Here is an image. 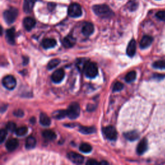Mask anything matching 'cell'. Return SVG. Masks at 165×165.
<instances>
[{"instance_id":"cell-41","label":"cell","mask_w":165,"mask_h":165,"mask_svg":"<svg viewBox=\"0 0 165 165\" xmlns=\"http://www.w3.org/2000/svg\"><path fill=\"white\" fill-rule=\"evenodd\" d=\"M99 164H108V162H107V161H101V162H100V163H99Z\"/></svg>"},{"instance_id":"cell-3","label":"cell","mask_w":165,"mask_h":165,"mask_svg":"<svg viewBox=\"0 0 165 165\" xmlns=\"http://www.w3.org/2000/svg\"><path fill=\"white\" fill-rule=\"evenodd\" d=\"M67 116L71 119H75L80 114V107L77 103H72L67 109Z\"/></svg>"},{"instance_id":"cell-12","label":"cell","mask_w":165,"mask_h":165,"mask_svg":"<svg viewBox=\"0 0 165 165\" xmlns=\"http://www.w3.org/2000/svg\"><path fill=\"white\" fill-rule=\"evenodd\" d=\"M136 52V42L134 39H132L128 43L126 48V54L129 57H133Z\"/></svg>"},{"instance_id":"cell-7","label":"cell","mask_w":165,"mask_h":165,"mask_svg":"<svg viewBox=\"0 0 165 165\" xmlns=\"http://www.w3.org/2000/svg\"><path fill=\"white\" fill-rule=\"evenodd\" d=\"M2 83L8 90H13L16 86V81L12 76H5L3 79Z\"/></svg>"},{"instance_id":"cell-29","label":"cell","mask_w":165,"mask_h":165,"mask_svg":"<svg viewBox=\"0 0 165 165\" xmlns=\"http://www.w3.org/2000/svg\"><path fill=\"white\" fill-rule=\"evenodd\" d=\"M153 67L156 69H160V70H164L165 69V61H157L153 63Z\"/></svg>"},{"instance_id":"cell-40","label":"cell","mask_w":165,"mask_h":165,"mask_svg":"<svg viewBox=\"0 0 165 165\" xmlns=\"http://www.w3.org/2000/svg\"><path fill=\"white\" fill-rule=\"evenodd\" d=\"M28 58L27 57H24V63H23V65H27L28 63Z\"/></svg>"},{"instance_id":"cell-14","label":"cell","mask_w":165,"mask_h":165,"mask_svg":"<svg viewBox=\"0 0 165 165\" xmlns=\"http://www.w3.org/2000/svg\"><path fill=\"white\" fill-rule=\"evenodd\" d=\"M5 146L8 151L12 152L18 147L19 141L16 139H11V140H9L7 141Z\"/></svg>"},{"instance_id":"cell-19","label":"cell","mask_w":165,"mask_h":165,"mask_svg":"<svg viewBox=\"0 0 165 165\" xmlns=\"http://www.w3.org/2000/svg\"><path fill=\"white\" fill-rule=\"evenodd\" d=\"M124 136L127 140L130 141H134L140 138V134L138 133V132L135 131V130H133V131H130L125 133Z\"/></svg>"},{"instance_id":"cell-28","label":"cell","mask_w":165,"mask_h":165,"mask_svg":"<svg viewBox=\"0 0 165 165\" xmlns=\"http://www.w3.org/2000/svg\"><path fill=\"white\" fill-rule=\"evenodd\" d=\"M60 63V60L58 59H53L50 60L47 65V68L48 70H52V69L56 67Z\"/></svg>"},{"instance_id":"cell-20","label":"cell","mask_w":165,"mask_h":165,"mask_svg":"<svg viewBox=\"0 0 165 165\" xmlns=\"http://www.w3.org/2000/svg\"><path fill=\"white\" fill-rule=\"evenodd\" d=\"M6 38L8 42L11 44H14L15 43V29L14 28L8 29L6 32Z\"/></svg>"},{"instance_id":"cell-38","label":"cell","mask_w":165,"mask_h":165,"mask_svg":"<svg viewBox=\"0 0 165 165\" xmlns=\"http://www.w3.org/2000/svg\"><path fill=\"white\" fill-rule=\"evenodd\" d=\"M165 77V76L164 75H162V74H154L153 76V78L154 79H155V80H162L163 79V78Z\"/></svg>"},{"instance_id":"cell-8","label":"cell","mask_w":165,"mask_h":165,"mask_svg":"<svg viewBox=\"0 0 165 165\" xmlns=\"http://www.w3.org/2000/svg\"><path fill=\"white\" fill-rule=\"evenodd\" d=\"M68 159L75 164H82L84 161V157L83 155L74 152H71L67 154Z\"/></svg>"},{"instance_id":"cell-15","label":"cell","mask_w":165,"mask_h":165,"mask_svg":"<svg viewBox=\"0 0 165 165\" xmlns=\"http://www.w3.org/2000/svg\"><path fill=\"white\" fill-rule=\"evenodd\" d=\"M35 25H36V21L34 20V19H33L32 18H30V17L25 18L23 20L24 27L28 31L31 30L34 27Z\"/></svg>"},{"instance_id":"cell-13","label":"cell","mask_w":165,"mask_h":165,"mask_svg":"<svg viewBox=\"0 0 165 165\" xmlns=\"http://www.w3.org/2000/svg\"><path fill=\"white\" fill-rule=\"evenodd\" d=\"M94 31V25L91 23H86L82 28V33L85 36H90Z\"/></svg>"},{"instance_id":"cell-32","label":"cell","mask_w":165,"mask_h":165,"mask_svg":"<svg viewBox=\"0 0 165 165\" xmlns=\"http://www.w3.org/2000/svg\"><path fill=\"white\" fill-rule=\"evenodd\" d=\"M123 87L124 85L123 83H121V82H116L114 85V87H113V92H119L122 90Z\"/></svg>"},{"instance_id":"cell-5","label":"cell","mask_w":165,"mask_h":165,"mask_svg":"<svg viewBox=\"0 0 165 165\" xmlns=\"http://www.w3.org/2000/svg\"><path fill=\"white\" fill-rule=\"evenodd\" d=\"M68 14L72 18H79L82 15V9L80 5L72 3L68 7Z\"/></svg>"},{"instance_id":"cell-26","label":"cell","mask_w":165,"mask_h":165,"mask_svg":"<svg viewBox=\"0 0 165 165\" xmlns=\"http://www.w3.org/2000/svg\"><path fill=\"white\" fill-rule=\"evenodd\" d=\"M92 148L88 143H82L80 146V150L83 153H89L92 151Z\"/></svg>"},{"instance_id":"cell-10","label":"cell","mask_w":165,"mask_h":165,"mask_svg":"<svg viewBox=\"0 0 165 165\" xmlns=\"http://www.w3.org/2000/svg\"><path fill=\"white\" fill-rule=\"evenodd\" d=\"M76 43V39L72 36H66L62 41V44L65 48H72Z\"/></svg>"},{"instance_id":"cell-16","label":"cell","mask_w":165,"mask_h":165,"mask_svg":"<svg viewBox=\"0 0 165 165\" xmlns=\"http://www.w3.org/2000/svg\"><path fill=\"white\" fill-rule=\"evenodd\" d=\"M152 41H153V38L151 36H144L143 37V38L141 39V40L140 41V46L141 48H142V49L146 48L151 45Z\"/></svg>"},{"instance_id":"cell-35","label":"cell","mask_w":165,"mask_h":165,"mask_svg":"<svg viewBox=\"0 0 165 165\" xmlns=\"http://www.w3.org/2000/svg\"><path fill=\"white\" fill-rule=\"evenodd\" d=\"M7 130L5 129H2L0 131V143H3L7 137Z\"/></svg>"},{"instance_id":"cell-30","label":"cell","mask_w":165,"mask_h":165,"mask_svg":"<svg viewBox=\"0 0 165 165\" xmlns=\"http://www.w3.org/2000/svg\"><path fill=\"white\" fill-rule=\"evenodd\" d=\"M28 132V128L26 126H21L18 128V129H16V134L18 136H23Z\"/></svg>"},{"instance_id":"cell-9","label":"cell","mask_w":165,"mask_h":165,"mask_svg":"<svg viewBox=\"0 0 165 165\" xmlns=\"http://www.w3.org/2000/svg\"><path fill=\"white\" fill-rule=\"evenodd\" d=\"M65 77V72L63 69H57L51 76L52 80L56 83H59L62 81Z\"/></svg>"},{"instance_id":"cell-42","label":"cell","mask_w":165,"mask_h":165,"mask_svg":"<svg viewBox=\"0 0 165 165\" xmlns=\"http://www.w3.org/2000/svg\"><path fill=\"white\" fill-rule=\"evenodd\" d=\"M30 122H32V123H34V122H35V119H34V117H32V119L30 118Z\"/></svg>"},{"instance_id":"cell-4","label":"cell","mask_w":165,"mask_h":165,"mask_svg":"<svg viewBox=\"0 0 165 165\" xmlns=\"http://www.w3.org/2000/svg\"><path fill=\"white\" fill-rule=\"evenodd\" d=\"M84 72L88 77L94 78L98 74V68L96 64L92 62H87L85 66Z\"/></svg>"},{"instance_id":"cell-24","label":"cell","mask_w":165,"mask_h":165,"mask_svg":"<svg viewBox=\"0 0 165 165\" xmlns=\"http://www.w3.org/2000/svg\"><path fill=\"white\" fill-rule=\"evenodd\" d=\"M43 136L44 137L46 140L49 141H53L56 138V135L54 132L52 131V130H47L43 132Z\"/></svg>"},{"instance_id":"cell-37","label":"cell","mask_w":165,"mask_h":165,"mask_svg":"<svg viewBox=\"0 0 165 165\" xmlns=\"http://www.w3.org/2000/svg\"><path fill=\"white\" fill-rule=\"evenodd\" d=\"M13 114L15 116L18 117H22L24 116V112L21 109H18V110H16L15 111H14Z\"/></svg>"},{"instance_id":"cell-11","label":"cell","mask_w":165,"mask_h":165,"mask_svg":"<svg viewBox=\"0 0 165 165\" xmlns=\"http://www.w3.org/2000/svg\"><path fill=\"white\" fill-rule=\"evenodd\" d=\"M148 149V141L145 138L143 140L138 144L137 147V152L139 155H143L146 152Z\"/></svg>"},{"instance_id":"cell-31","label":"cell","mask_w":165,"mask_h":165,"mask_svg":"<svg viewBox=\"0 0 165 165\" xmlns=\"http://www.w3.org/2000/svg\"><path fill=\"white\" fill-rule=\"evenodd\" d=\"M87 62H88L87 61H86L84 59H78L77 62V64H76L78 69H79L80 71H84L85 66Z\"/></svg>"},{"instance_id":"cell-18","label":"cell","mask_w":165,"mask_h":165,"mask_svg":"<svg viewBox=\"0 0 165 165\" xmlns=\"http://www.w3.org/2000/svg\"><path fill=\"white\" fill-rule=\"evenodd\" d=\"M56 41L53 38H47L42 41V46L45 49L53 48L56 45Z\"/></svg>"},{"instance_id":"cell-21","label":"cell","mask_w":165,"mask_h":165,"mask_svg":"<svg viewBox=\"0 0 165 165\" xmlns=\"http://www.w3.org/2000/svg\"><path fill=\"white\" fill-rule=\"evenodd\" d=\"M36 139L32 136H29L27 138L25 142V148L28 150H30L34 149L36 146Z\"/></svg>"},{"instance_id":"cell-36","label":"cell","mask_w":165,"mask_h":165,"mask_svg":"<svg viewBox=\"0 0 165 165\" xmlns=\"http://www.w3.org/2000/svg\"><path fill=\"white\" fill-rule=\"evenodd\" d=\"M156 17H157L159 20L165 21V11L158 12L156 13Z\"/></svg>"},{"instance_id":"cell-27","label":"cell","mask_w":165,"mask_h":165,"mask_svg":"<svg viewBox=\"0 0 165 165\" xmlns=\"http://www.w3.org/2000/svg\"><path fill=\"white\" fill-rule=\"evenodd\" d=\"M136 72L135 71H131L128 72L125 76V81L127 83H131L134 81L136 78Z\"/></svg>"},{"instance_id":"cell-22","label":"cell","mask_w":165,"mask_h":165,"mask_svg":"<svg viewBox=\"0 0 165 165\" xmlns=\"http://www.w3.org/2000/svg\"><path fill=\"white\" fill-rule=\"evenodd\" d=\"M52 116L54 119H62L65 118L66 116H67V111L64 110H59L54 111L53 114H52Z\"/></svg>"},{"instance_id":"cell-25","label":"cell","mask_w":165,"mask_h":165,"mask_svg":"<svg viewBox=\"0 0 165 165\" xmlns=\"http://www.w3.org/2000/svg\"><path fill=\"white\" fill-rule=\"evenodd\" d=\"M80 132L83 134L87 135L91 134L95 132V128L94 127H89V126H81L79 128Z\"/></svg>"},{"instance_id":"cell-2","label":"cell","mask_w":165,"mask_h":165,"mask_svg":"<svg viewBox=\"0 0 165 165\" xmlns=\"http://www.w3.org/2000/svg\"><path fill=\"white\" fill-rule=\"evenodd\" d=\"M18 15V11L16 8H11L3 13V18L7 24L13 23Z\"/></svg>"},{"instance_id":"cell-33","label":"cell","mask_w":165,"mask_h":165,"mask_svg":"<svg viewBox=\"0 0 165 165\" xmlns=\"http://www.w3.org/2000/svg\"><path fill=\"white\" fill-rule=\"evenodd\" d=\"M7 130L11 132H14L16 130V125L14 122H8L7 124Z\"/></svg>"},{"instance_id":"cell-23","label":"cell","mask_w":165,"mask_h":165,"mask_svg":"<svg viewBox=\"0 0 165 165\" xmlns=\"http://www.w3.org/2000/svg\"><path fill=\"white\" fill-rule=\"evenodd\" d=\"M39 122L43 126H48L51 123V121L49 117L45 113H41L39 116Z\"/></svg>"},{"instance_id":"cell-39","label":"cell","mask_w":165,"mask_h":165,"mask_svg":"<svg viewBox=\"0 0 165 165\" xmlns=\"http://www.w3.org/2000/svg\"><path fill=\"white\" fill-rule=\"evenodd\" d=\"M99 164V163H98V161H96L95 160H93V159H90L89 161H88L86 162V164H89V165H93V164Z\"/></svg>"},{"instance_id":"cell-1","label":"cell","mask_w":165,"mask_h":165,"mask_svg":"<svg viewBox=\"0 0 165 165\" xmlns=\"http://www.w3.org/2000/svg\"><path fill=\"white\" fill-rule=\"evenodd\" d=\"M95 14L102 18H109L114 15L110 8L106 5H97L92 7Z\"/></svg>"},{"instance_id":"cell-34","label":"cell","mask_w":165,"mask_h":165,"mask_svg":"<svg viewBox=\"0 0 165 165\" xmlns=\"http://www.w3.org/2000/svg\"><path fill=\"white\" fill-rule=\"evenodd\" d=\"M128 5L129 9L131 11H134L136 10V8H137V6H138V4L135 1H130L128 2Z\"/></svg>"},{"instance_id":"cell-17","label":"cell","mask_w":165,"mask_h":165,"mask_svg":"<svg viewBox=\"0 0 165 165\" xmlns=\"http://www.w3.org/2000/svg\"><path fill=\"white\" fill-rule=\"evenodd\" d=\"M36 0H24L23 11L26 13H30L32 9Z\"/></svg>"},{"instance_id":"cell-6","label":"cell","mask_w":165,"mask_h":165,"mask_svg":"<svg viewBox=\"0 0 165 165\" xmlns=\"http://www.w3.org/2000/svg\"><path fill=\"white\" fill-rule=\"evenodd\" d=\"M103 132L105 137L109 140L114 141L116 140L117 137L116 130L112 126H108L103 128Z\"/></svg>"}]
</instances>
